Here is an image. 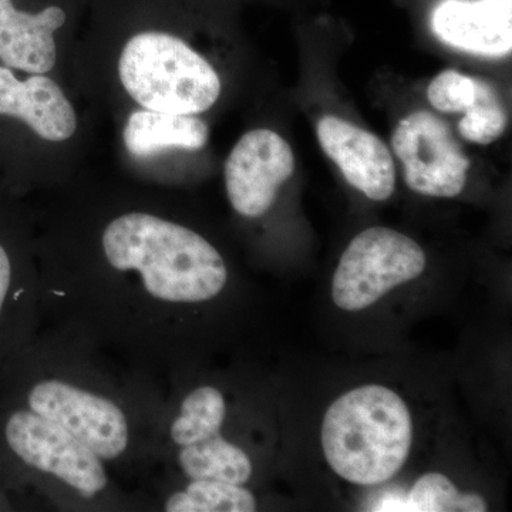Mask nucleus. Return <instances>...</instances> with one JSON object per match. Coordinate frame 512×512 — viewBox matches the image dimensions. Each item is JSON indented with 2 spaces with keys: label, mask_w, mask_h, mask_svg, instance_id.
<instances>
[{
  "label": "nucleus",
  "mask_w": 512,
  "mask_h": 512,
  "mask_svg": "<svg viewBox=\"0 0 512 512\" xmlns=\"http://www.w3.org/2000/svg\"><path fill=\"white\" fill-rule=\"evenodd\" d=\"M90 248L47 252L37 265L42 325L167 382L194 369L232 274L197 229L146 208L109 218Z\"/></svg>",
  "instance_id": "f257e3e1"
},
{
  "label": "nucleus",
  "mask_w": 512,
  "mask_h": 512,
  "mask_svg": "<svg viewBox=\"0 0 512 512\" xmlns=\"http://www.w3.org/2000/svg\"><path fill=\"white\" fill-rule=\"evenodd\" d=\"M164 396L156 377L52 326L0 370V400L69 431L141 488L153 476Z\"/></svg>",
  "instance_id": "f03ea898"
},
{
  "label": "nucleus",
  "mask_w": 512,
  "mask_h": 512,
  "mask_svg": "<svg viewBox=\"0 0 512 512\" xmlns=\"http://www.w3.org/2000/svg\"><path fill=\"white\" fill-rule=\"evenodd\" d=\"M0 476L43 507L69 512L150 511L82 441L52 421L0 400Z\"/></svg>",
  "instance_id": "7ed1b4c3"
},
{
  "label": "nucleus",
  "mask_w": 512,
  "mask_h": 512,
  "mask_svg": "<svg viewBox=\"0 0 512 512\" xmlns=\"http://www.w3.org/2000/svg\"><path fill=\"white\" fill-rule=\"evenodd\" d=\"M413 439L409 406L383 384L343 393L326 410L320 429L323 456L333 473L362 487L392 480L406 464Z\"/></svg>",
  "instance_id": "20e7f679"
},
{
  "label": "nucleus",
  "mask_w": 512,
  "mask_h": 512,
  "mask_svg": "<svg viewBox=\"0 0 512 512\" xmlns=\"http://www.w3.org/2000/svg\"><path fill=\"white\" fill-rule=\"evenodd\" d=\"M119 77L131 99L161 113L197 116L221 94V79L211 63L165 30H141L127 40Z\"/></svg>",
  "instance_id": "39448f33"
},
{
  "label": "nucleus",
  "mask_w": 512,
  "mask_h": 512,
  "mask_svg": "<svg viewBox=\"0 0 512 512\" xmlns=\"http://www.w3.org/2000/svg\"><path fill=\"white\" fill-rule=\"evenodd\" d=\"M424 249L396 229L367 228L357 234L340 258L332 281V299L346 312L363 311L423 274Z\"/></svg>",
  "instance_id": "423d86ee"
},
{
  "label": "nucleus",
  "mask_w": 512,
  "mask_h": 512,
  "mask_svg": "<svg viewBox=\"0 0 512 512\" xmlns=\"http://www.w3.org/2000/svg\"><path fill=\"white\" fill-rule=\"evenodd\" d=\"M410 190L433 198H456L467 183L470 158L450 126L429 111L403 117L392 136Z\"/></svg>",
  "instance_id": "0eeeda50"
},
{
  "label": "nucleus",
  "mask_w": 512,
  "mask_h": 512,
  "mask_svg": "<svg viewBox=\"0 0 512 512\" xmlns=\"http://www.w3.org/2000/svg\"><path fill=\"white\" fill-rule=\"evenodd\" d=\"M293 171L295 156L284 137L268 128L248 131L225 161V188L232 210L248 220L262 217Z\"/></svg>",
  "instance_id": "6e6552de"
},
{
  "label": "nucleus",
  "mask_w": 512,
  "mask_h": 512,
  "mask_svg": "<svg viewBox=\"0 0 512 512\" xmlns=\"http://www.w3.org/2000/svg\"><path fill=\"white\" fill-rule=\"evenodd\" d=\"M8 222L0 215V370L42 328L37 264Z\"/></svg>",
  "instance_id": "1a4fd4ad"
},
{
  "label": "nucleus",
  "mask_w": 512,
  "mask_h": 512,
  "mask_svg": "<svg viewBox=\"0 0 512 512\" xmlns=\"http://www.w3.org/2000/svg\"><path fill=\"white\" fill-rule=\"evenodd\" d=\"M316 134L326 156L353 188L372 201L392 197L396 167L389 148L376 134L335 116L322 117Z\"/></svg>",
  "instance_id": "9d476101"
},
{
  "label": "nucleus",
  "mask_w": 512,
  "mask_h": 512,
  "mask_svg": "<svg viewBox=\"0 0 512 512\" xmlns=\"http://www.w3.org/2000/svg\"><path fill=\"white\" fill-rule=\"evenodd\" d=\"M440 42L471 55L505 57L512 50V0H441L431 13Z\"/></svg>",
  "instance_id": "9b49d317"
},
{
  "label": "nucleus",
  "mask_w": 512,
  "mask_h": 512,
  "mask_svg": "<svg viewBox=\"0 0 512 512\" xmlns=\"http://www.w3.org/2000/svg\"><path fill=\"white\" fill-rule=\"evenodd\" d=\"M0 119L20 121L47 141L69 140L77 128L76 111L59 84L45 74L19 79L0 64Z\"/></svg>",
  "instance_id": "f8f14e48"
},
{
  "label": "nucleus",
  "mask_w": 512,
  "mask_h": 512,
  "mask_svg": "<svg viewBox=\"0 0 512 512\" xmlns=\"http://www.w3.org/2000/svg\"><path fill=\"white\" fill-rule=\"evenodd\" d=\"M69 19L64 2L28 12L0 0V64L30 74L50 72L57 62L56 33Z\"/></svg>",
  "instance_id": "ddd939ff"
},
{
  "label": "nucleus",
  "mask_w": 512,
  "mask_h": 512,
  "mask_svg": "<svg viewBox=\"0 0 512 512\" xmlns=\"http://www.w3.org/2000/svg\"><path fill=\"white\" fill-rule=\"evenodd\" d=\"M143 493L150 511L164 512H254L255 494L247 485L215 480H188L177 476H154Z\"/></svg>",
  "instance_id": "4468645a"
},
{
  "label": "nucleus",
  "mask_w": 512,
  "mask_h": 512,
  "mask_svg": "<svg viewBox=\"0 0 512 512\" xmlns=\"http://www.w3.org/2000/svg\"><path fill=\"white\" fill-rule=\"evenodd\" d=\"M208 138L210 130L198 117L147 109L134 111L123 131L124 146L137 158L157 156L171 148L200 150Z\"/></svg>",
  "instance_id": "2eb2a0df"
},
{
  "label": "nucleus",
  "mask_w": 512,
  "mask_h": 512,
  "mask_svg": "<svg viewBox=\"0 0 512 512\" xmlns=\"http://www.w3.org/2000/svg\"><path fill=\"white\" fill-rule=\"evenodd\" d=\"M480 494L461 493L456 484L441 473L421 476L409 493L386 494L373 504L372 511L390 512H484L488 510Z\"/></svg>",
  "instance_id": "dca6fc26"
},
{
  "label": "nucleus",
  "mask_w": 512,
  "mask_h": 512,
  "mask_svg": "<svg viewBox=\"0 0 512 512\" xmlns=\"http://www.w3.org/2000/svg\"><path fill=\"white\" fill-rule=\"evenodd\" d=\"M508 116L500 96L490 83L484 82L478 99L458 121V133L470 143L488 146L503 136Z\"/></svg>",
  "instance_id": "f3484780"
},
{
  "label": "nucleus",
  "mask_w": 512,
  "mask_h": 512,
  "mask_svg": "<svg viewBox=\"0 0 512 512\" xmlns=\"http://www.w3.org/2000/svg\"><path fill=\"white\" fill-rule=\"evenodd\" d=\"M483 83L484 80L457 70H444L431 80L427 99L441 113H464L476 103Z\"/></svg>",
  "instance_id": "a211bd4d"
},
{
  "label": "nucleus",
  "mask_w": 512,
  "mask_h": 512,
  "mask_svg": "<svg viewBox=\"0 0 512 512\" xmlns=\"http://www.w3.org/2000/svg\"><path fill=\"white\" fill-rule=\"evenodd\" d=\"M32 495L23 493L0 476V512L42 510Z\"/></svg>",
  "instance_id": "6ab92c4d"
}]
</instances>
